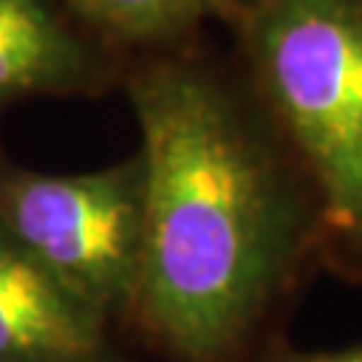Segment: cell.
<instances>
[{"instance_id": "7", "label": "cell", "mask_w": 362, "mask_h": 362, "mask_svg": "<svg viewBox=\"0 0 362 362\" xmlns=\"http://www.w3.org/2000/svg\"><path fill=\"white\" fill-rule=\"evenodd\" d=\"M282 362H362V346L341 351H290Z\"/></svg>"}, {"instance_id": "8", "label": "cell", "mask_w": 362, "mask_h": 362, "mask_svg": "<svg viewBox=\"0 0 362 362\" xmlns=\"http://www.w3.org/2000/svg\"><path fill=\"white\" fill-rule=\"evenodd\" d=\"M239 3H245V0H223V6H239Z\"/></svg>"}, {"instance_id": "3", "label": "cell", "mask_w": 362, "mask_h": 362, "mask_svg": "<svg viewBox=\"0 0 362 362\" xmlns=\"http://www.w3.org/2000/svg\"><path fill=\"white\" fill-rule=\"evenodd\" d=\"M0 223L103 320H134L145 250L140 153L86 175L0 169Z\"/></svg>"}, {"instance_id": "1", "label": "cell", "mask_w": 362, "mask_h": 362, "mask_svg": "<svg viewBox=\"0 0 362 362\" xmlns=\"http://www.w3.org/2000/svg\"><path fill=\"white\" fill-rule=\"evenodd\" d=\"M145 167L134 320L175 362H242L314 247L320 212L287 145L215 67L129 76Z\"/></svg>"}, {"instance_id": "2", "label": "cell", "mask_w": 362, "mask_h": 362, "mask_svg": "<svg viewBox=\"0 0 362 362\" xmlns=\"http://www.w3.org/2000/svg\"><path fill=\"white\" fill-rule=\"evenodd\" d=\"M250 70L320 212V247L362 263V0H245Z\"/></svg>"}, {"instance_id": "4", "label": "cell", "mask_w": 362, "mask_h": 362, "mask_svg": "<svg viewBox=\"0 0 362 362\" xmlns=\"http://www.w3.org/2000/svg\"><path fill=\"white\" fill-rule=\"evenodd\" d=\"M110 327L0 223V362H124Z\"/></svg>"}, {"instance_id": "5", "label": "cell", "mask_w": 362, "mask_h": 362, "mask_svg": "<svg viewBox=\"0 0 362 362\" xmlns=\"http://www.w3.org/2000/svg\"><path fill=\"white\" fill-rule=\"evenodd\" d=\"M107 70L105 46L59 0H0V113L27 97L100 89Z\"/></svg>"}, {"instance_id": "6", "label": "cell", "mask_w": 362, "mask_h": 362, "mask_svg": "<svg viewBox=\"0 0 362 362\" xmlns=\"http://www.w3.org/2000/svg\"><path fill=\"white\" fill-rule=\"evenodd\" d=\"M100 43L164 46L191 33L223 0H59Z\"/></svg>"}]
</instances>
